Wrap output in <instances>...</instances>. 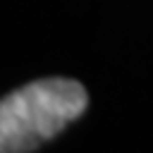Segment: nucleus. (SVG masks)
Instances as JSON below:
<instances>
[{
	"label": "nucleus",
	"mask_w": 153,
	"mask_h": 153,
	"mask_svg": "<svg viewBox=\"0 0 153 153\" xmlns=\"http://www.w3.org/2000/svg\"><path fill=\"white\" fill-rule=\"evenodd\" d=\"M86 105V88L67 76L38 79L7 93L0 103V151H36L81 117Z\"/></svg>",
	"instance_id": "1"
}]
</instances>
